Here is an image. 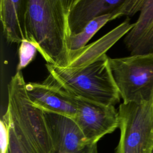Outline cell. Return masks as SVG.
Instances as JSON below:
<instances>
[{
	"label": "cell",
	"mask_w": 153,
	"mask_h": 153,
	"mask_svg": "<svg viewBox=\"0 0 153 153\" xmlns=\"http://www.w3.org/2000/svg\"><path fill=\"white\" fill-rule=\"evenodd\" d=\"M109 62L124 103L153 99V53L109 58Z\"/></svg>",
	"instance_id": "cell-4"
},
{
	"label": "cell",
	"mask_w": 153,
	"mask_h": 153,
	"mask_svg": "<svg viewBox=\"0 0 153 153\" xmlns=\"http://www.w3.org/2000/svg\"><path fill=\"white\" fill-rule=\"evenodd\" d=\"M129 17L115 28L97 40L84 47L69 53L70 62L66 68L77 69L85 66L96 61L113 46L120 38L125 36L133 27Z\"/></svg>",
	"instance_id": "cell-10"
},
{
	"label": "cell",
	"mask_w": 153,
	"mask_h": 153,
	"mask_svg": "<svg viewBox=\"0 0 153 153\" xmlns=\"http://www.w3.org/2000/svg\"><path fill=\"white\" fill-rule=\"evenodd\" d=\"M74 97L76 113L73 120L89 143L97 144L104 136L119 127L118 112L114 105Z\"/></svg>",
	"instance_id": "cell-7"
},
{
	"label": "cell",
	"mask_w": 153,
	"mask_h": 153,
	"mask_svg": "<svg viewBox=\"0 0 153 153\" xmlns=\"http://www.w3.org/2000/svg\"><path fill=\"white\" fill-rule=\"evenodd\" d=\"M28 0H0V18L7 42L20 44L27 41L26 17Z\"/></svg>",
	"instance_id": "cell-12"
},
{
	"label": "cell",
	"mask_w": 153,
	"mask_h": 153,
	"mask_svg": "<svg viewBox=\"0 0 153 153\" xmlns=\"http://www.w3.org/2000/svg\"><path fill=\"white\" fill-rule=\"evenodd\" d=\"M26 91L32 102L44 112L55 113L74 118L76 105L74 96L47 80L28 82Z\"/></svg>",
	"instance_id": "cell-9"
},
{
	"label": "cell",
	"mask_w": 153,
	"mask_h": 153,
	"mask_svg": "<svg viewBox=\"0 0 153 153\" xmlns=\"http://www.w3.org/2000/svg\"><path fill=\"white\" fill-rule=\"evenodd\" d=\"M118 112L120 137L116 153H152L153 99L123 102Z\"/></svg>",
	"instance_id": "cell-5"
},
{
	"label": "cell",
	"mask_w": 153,
	"mask_h": 153,
	"mask_svg": "<svg viewBox=\"0 0 153 153\" xmlns=\"http://www.w3.org/2000/svg\"><path fill=\"white\" fill-rule=\"evenodd\" d=\"M109 58L103 54L91 63L69 69L46 63L45 80L71 95L105 105H115L121 99L110 66Z\"/></svg>",
	"instance_id": "cell-2"
},
{
	"label": "cell",
	"mask_w": 153,
	"mask_h": 153,
	"mask_svg": "<svg viewBox=\"0 0 153 153\" xmlns=\"http://www.w3.org/2000/svg\"><path fill=\"white\" fill-rule=\"evenodd\" d=\"M76 0H28L27 41L47 63L66 68L69 63V17Z\"/></svg>",
	"instance_id": "cell-1"
},
{
	"label": "cell",
	"mask_w": 153,
	"mask_h": 153,
	"mask_svg": "<svg viewBox=\"0 0 153 153\" xmlns=\"http://www.w3.org/2000/svg\"><path fill=\"white\" fill-rule=\"evenodd\" d=\"M18 50L19 63L17 71H21L22 69L29 65L34 59L37 51L36 48L30 42L23 41L19 44Z\"/></svg>",
	"instance_id": "cell-15"
},
{
	"label": "cell",
	"mask_w": 153,
	"mask_h": 153,
	"mask_svg": "<svg viewBox=\"0 0 153 153\" xmlns=\"http://www.w3.org/2000/svg\"><path fill=\"white\" fill-rule=\"evenodd\" d=\"M126 1L76 0L72 7L69 17L71 35L80 32L94 18L113 13Z\"/></svg>",
	"instance_id": "cell-11"
},
{
	"label": "cell",
	"mask_w": 153,
	"mask_h": 153,
	"mask_svg": "<svg viewBox=\"0 0 153 153\" xmlns=\"http://www.w3.org/2000/svg\"><path fill=\"white\" fill-rule=\"evenodd\" d=\"M44 114L51 137V153H97V144L87 140L72 118L55 113Z\"/></svg>",
	"instance_id": "cell-8"
},
{
	"label": "cell",
	"mask_w": 153,
	"mask_h": 153,
	"mask_svg": "<svg viewBox=\"0 0 153 153\" xmlns=\"http://www.w3.org/2000/svg\"><path fill=\"white\" fill-rule=\"evenodd\" d=\"M112 20V14H105L91 20L79 33L71 35L68 39L69 51H75L84 47L90 39L108 22Z\"/></svg>",
	"instance_id": "cell-14"
},
{
	"label": "cell",
	"mask_w": 153,
	"mask_h": 153,
	"mask_svg": "<svg viewBox=\"0 0 153 153\" xmlns=\"http://www.w3.org/2000/svg\"><path fill=\"white\" fill-rule=\"evenodd\" d=\"M138 12L133 27L124 36V45L130 55L153 53V0H126L112 13V19L129 17Z\"/></svg>",
	"instance_id": "cell-6"
},
{
	"label": "cell",
	"mask_w": 153,
	"mask_h": 153,
	"mask_svg": "<svg viewBox=\"0 0 153 153\" xmlns=\"http://www.w3.org/2000/svg\"><path fill=\"white\" fill-rule=\"evenodd\" d=\"M22 71H17L7 86L8 103L4 116L36 153H51V137L44 112L28 96Z\"/></svg>",
	"instance_id": "cell-3"
},
{
	"label": "cell",
	"mask_w": 153,
	"mask_h": 153,
	"mask_svg": "<svg viewBox=\"0 0 153 153\" xmlns=\"http://www.w3.org/2000/svg\"><path fill=\"white\" fill-rule=\"evenodd\" d=\"M1 121V133L4 137L1 153H36L4 116Z\"/></svg>",
	"instance_id": "cell-13"
},
{
	"label": "cell",
	"mask_w": 153,
	"mask_h": 153,
	"mask_svg": "<svg viewBox=\"0 0 153 153\" xmlns=\"http://www.w3.org/2000/svg\"><path fill=\"white\" fill-rule=\"evenodd\" d=\"M152 153H153V152H152Z\"/></svg>",
	"instance_id": "cell-16"
}]
</instances>
